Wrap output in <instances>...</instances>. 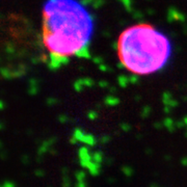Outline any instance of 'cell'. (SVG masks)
I'll list each match as a JSON object with an SVG mask.
<instances>
[{"instance_id":"obj_2","label":"cell","mask_w":187,"mask_h":187,"mask_svg":"<svg viewBox=\"0 0 187 187\" xmlns=\"http://www.w3.org/2000/svg\"><path fill=\"white\" fill-rule=\"evenodd\" d=\"M118 55L122 66L135 75H151L166 66L172 55V43L151 24H135L120 35Z\"/></svg>"},{"instance_id":"obj_3","label":"cell","mask_w":187,"mask_h":187,"mask_svg":"<svg viewBox=\"0 0 187 187\" xmlns=\"http://www.w3.org/2000/svg\"><path fill=\"white\" fill-rule=\"evenodd\" d=\"M0 187H16V185H15L14 182L5 181V182H3L2 184H0Z\"/></svg>"},{"instance_id":"obj_1","label":"cell","mask_w":187,"mask_h":187,"mask_svg":"<svg viewBox=\"0 0 187 187\" xmlns=\"http://www.w3.org/2000/svg\"><path fill=\"white\" fill-rule=\"evenodd\" d=\"M95 30L93 16L78 0H46L43 6V43L53 68L72 57L86 56Z\"/></svg>"}]
</instances>
